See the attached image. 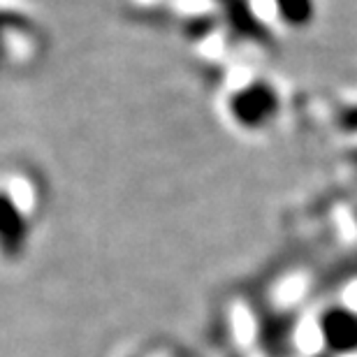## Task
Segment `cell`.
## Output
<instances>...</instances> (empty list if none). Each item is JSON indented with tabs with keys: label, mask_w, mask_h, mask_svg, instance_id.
Segmentation results:
<instances>
[{
	"label": "cell",
	"mask_w": 357,
	"mask_h": 357,
	"mask_svg": "<svg viewBox=\"0 0 357 357\" xmlns=\"http://www.w3.org/2000/svg\"><path fill=\"white\" fill-rule=\"evenodd\" d=\"M230 112L239 126L262 128L278 114V93L265 82H255L230 98Z\"/></svg>",
	"instance_id": "1"
},
{
	"label": "cell",
	"mask_w": 357,
	"mask_h": 357,
	"mask_svg": "<svg viewBox=\"0 0 357 357\" xmlns=\"http://www.w3.org/2000/svg\"><path fill=\"white\" fill-rule=\"evenodd\" d=\"M26 239H28L26 218L21 216L19 206L0 192V248H3L7 258H17L24 251Z\"/></svg>",
	"instance_id": "2"
},
{
	"label": "cell",
	"mask_w": 357,
	"mask_h": 357,
	"mask_svg": "<svg viewBox=\"0 0 357 357\" xmlns=\"http://www.w3.org/2000/svg\"><path fill=\"white\" fill-rule=\"evenodd\" d=\"M323 337L334 351H355L357 348V316L344 309H334L323 318Z\"/></svg>",
	"instance_id": "3"
},
{
	"label": "cell",
	"mask_w": 357,
	"mask_h": 357,
	"mask_svg": "<svg viewBox=\"0 0 357 357\" xmlns=\"http://www.w3.org/2000/svg\"><path fill=\"white\" fill-rule=\"evenodd\" d=\"M225 10V17L230 21L232 31L246 40H267L269 35L262 26V21L255 17L248 0H218Z\"/></svg>",
	"instance_id": "4"
},
{
	"label": "cell",
	"mask_w": 357,
	"mask_h": 357,
	"mask_svg": "<svg viewBox=\"0 0 357 357\" xmlns=\"http://www.w3.org/2000/svg\"><path fill=\"white\" fill-rule=\"evenodd\" d=\"M274 3L285 24L297 28L306 26L316 14V3L313 0H274Z\"/></svg>",
	"instance_id": "5"
},
{
	"label": "cell",
	"mask_w": 357,
	"mask_h": 357,
	"mask_svg": "<svg viewBox=\"0 0 357 357\" xmlns=\"http://www.w3.org/2000/svg\"><path fill=\"white\" fill-rule=\"evenodd\" d=\"M26 21L19 17V14H10V12H0V31L5 28H24Z\"/></svg>",
	"instance_id": "6"
}]
</instances>
